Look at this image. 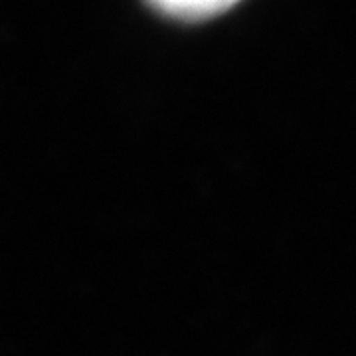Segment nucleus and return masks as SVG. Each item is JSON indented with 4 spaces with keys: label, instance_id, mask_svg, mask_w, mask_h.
<instances>
[{
    "label": "nucleus",
    "instance_id": "1",
    "mask_svg": "<svg viewBox=\"0 0 356 356\" xmlns=\"http://www.w3.org/2000/svg\"><path fill=\"white\" fill-rule=\"evenodd\" d=\"M159 10L177 18H206L224 13L238 0H151Z\"/></svg>",
    "mask_w": 356,
    "mask_h": 356
}]
</instances>
